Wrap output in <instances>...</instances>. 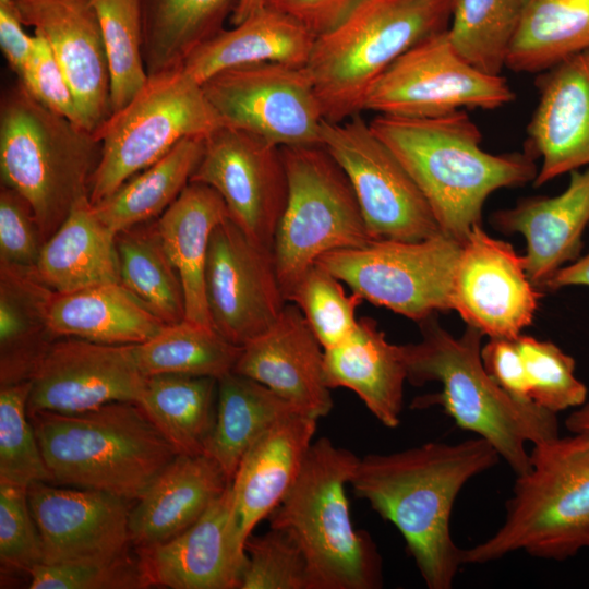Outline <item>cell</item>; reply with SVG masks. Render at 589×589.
Masks as SVG:
<instances>
[{"mask_svg":"<svg viewBox=\"0 0 589 589\" xmlns=\"http://www.w3.org/2000/svg\"><path fill=\"white\" fill-rule=\"evenodd\" d=\"M462 244L440 232L420 241L374 240L322 255V265L359 294L416 322L453 310Z\"/></svg>","mask_w":589,"mask_h":589,"instance_id":"cell-11","label":"cell"},{"mask_svg":"<svg viewBox=\"0 0 589 589\" xmlns=\"http://www.w3.org/2000/svg\"><path fill=\"white\" fill-rule=\"evenodd\" d=\"M134 351L145 376L184 374L218 380L233 371L241 347L213 327L184 320L166 325L151 339L134 345Z\"/></svg>","mask_w":589,"mask_h":589,"instance_id":"cell-39","label":"cell"},{"mask_svg":"<svg viewBox=\"0 0 589 589\" xmlns=\"http://www.w3.org/2000/svg\"><path fill=\"white\" fill-rule=\"evenodd\" d=\"M324 371L330 388L352 390L384 426L399 425L407 370L400 345L389 342L375 320L360 317L346 339L324 349Z\"/></svg>","mask_w":589,"mask_h":589,"instance_id":"cell-27","label":"cell"},{"mask_svg":"<svg viewBox=\"0 0 589 589\" xmlns=\"http://www.w3.org/2000/svg\"><path fill=\"white\" fill-rule=\"evenodd\" d=\"M100 153L94 132L46 108L19 80L2 93L1 184L29 204L43 243L89 197Z\"/></svg>","mask_w":589,"mask_h":589,"instance_id":"cell-5","label":"cell"},{"mask_svg":"<svg viewBox=\"0 0 589 589\" xmlns=\"http://www.w3.org/2000/svg\"><path fill=\"white\" fill-rule=\"evenodd\" d=\"M230 480L207 455H177L130 510L136 549L165 542L193 525Z\"/></svg>","mask_w":589,"mask_h":589,"instance_id":"cell-26","label":"cell"},{"mask_svg":"<svg viewBox=\"0 0 589 589\" xmlns=\"http://www.w3.org/2000/svg\"><path fill=\"white\" fill-rule=\"evenodd\" d=\"M350 450L322 437L269 515V527L290 534L308 564L310 589H375L382 561L370 536L351 521L347 485L358 464Z\"/></svg>","mask_w":589,"mask_h":589,"instance_id":"cell-6","label":"cell"},{"mask_svg":"<svg viewBox=\"0 0 589 589\" xmlns=\"http://www.w3.org/2000/svg\"><path fill=\"white\" fill-rule=\"evenodd\" d=\"M564 424L569 434L589 448V397L585 404L569 412Z\"/></svg>","mask_w":589,"mask_h":589,"instance_id":"cell-54","label":"cell"},{"mask_svg":"<svg viewBox=\"0 0 589 589\" xmlns=\"http://www.w3.org/2000/svg\"><path fill=\"white\" fill-rule=\"evenodd\" d=\"M266 0H238L236 10L230 17V22L237 25L247 17L265 7Z\"/></svg>","mask_w":589,"mask_h":589,"instance_id":"cell-55","label":"cell"},{"mask_svg":"<svg viewBox=\"0 0 589 589\" xmlns=\"http://www.w3.org/2000/svg\"><path fill=\"white\" fill-rule=\"evenodd\" d=\"M228 216L211 187L190 182L157 218L167 253L183 285L185 320L213 327L205 297V266L213 230Z\"/></svg>","mask_w":589,"mask_h":589,"instance_id":"cell-30","label":"cell"},{"mask_svg":"<svg viewBox=\"0 0 589 589\" xmlns=\"http://www.w3.org/2000/svg\"><path fill=\"white\" fill-rule=\"evenodd\" d=\"M190 182L213 188L241 231L255 244L273 251L288 195L281 147L221 125L205 137Z\"/></svg>","mask_w":589,"mask_h":589,"instance_id":"cell-15","label":"cell"},{"mask_svg":"<svg viewBox=\"0 0 589 589\" xmlns=\"http://www.w3.org/2000/svg\"><path fill=\"white\" fill-rule=\"evenodd\" d=\"M321 145L347 175L374 240L420 241L442 232L414 180L361 113L325 120Z\"/></svg>","mask_w":589,"mask_h":589,"instance_id":"cell-13","label":"cell"},{"mask_svg":"<svg viewBox=\"0 0 589 589\" xmlns=\"http://www.w3.org/2000/svg\"><path fill=\"white\" fill-rule=\"evenodd\" d=\"M0 558L27 574L44 562L43 544L31 513L27 489L0 481Z\"/></svg>","mask_w":589,"mask_h":589,"instance_id":"cell-47","label":"cell"},{"mask_svg":"<svg viewBox=\"0 0 589 589\" xmlns=\"http://www.w3.org/2000/svg\"><path fill=\"white\" fill-rule=\"evenodd\" d=\"M569 176L567 188L558 195L525 197L492 215L495 229L525 237L526 273L539 290L556 271L580 257L589 226V167Z\"/></svg>","mask_w":589,"mask_h":589,"instance_id":"cell-25","label":"cell"},{"mask_svg":"<svg viewBox=\"0 0 589 589\" xmlns=\"http://www.w3.org/2000/svg\"><path fill=\"white\" fill-rule=\"evenodd\" d=\"M292 411L299 410L260 382L232 371L217 380L216 418L205 455L231 481L252 444Z\"/></svg>","mask_w":589,"mask_h":589,"instance_id":"cell-34","label":"cell"},{"mask_svg":"<svg viewBox=\"0 0 589 589\" xmlns=\"http://www.w3.org/2000/svg\"><path fill=\"white\" fill-rule=\"evenodd\" d=\"M530 468L516 476L502 526L462 549L464 564H486L525 552L564 561L589 550V448L561 435L533 445Z\"/></svg>","mask_w":589,"mask_h":589,"instance_id":"cell-7","label":"cell"},{"mask_svg":"<svg viewBox=\"0 0 589 589\" xmlns=\"http://www.w3.org/2000/svg\"><path fill=\"white\" fill-rule=\"evenodd\" d=\"M370 127L428 200L443 233L464 244L481 224L496 190L533 181L536 159L522 152L492 154L465 110L432 118L376 115Z\"/></svg>","mask_w":589,"mask_h":589,"instance_id":"cell-2","label":"cell"},{"mask_svg":"<svg viewBox=\"0 0 589 589\" xmlns=\"http://www.w3.org/2000/svg\"><path fill=\"white\" fill-rule=\"evenodd\" d=\"M527 0H450L446 33L455 51L490 75L506 68Z\"/></svg>","mask_w":589,"mask_h":589,"instance_id":"cell-40","label":"cell"},{"mask_svg":"<svg viewBox=\"0 0 589 589\" xmlns=\"http://www.w3.org/2000/svg\"><path fill=\"white\" fill-rule=\"evenodd\" d=\"M23 26L25 24L15 0H0V47L9 67L17 77L35 43V35H28Z\"/></svg>","mask_w":589,"mask_h":589,"instance_id":"cell-52","label":"cell"},{"mask_svg":"<svg viewBox=\"0 0 589 589\" xmlns=\"http://www.w3.org/2000/svg\"><path fill=\"white\" fill-rule=\"evenodd\" d=\"M34 268L0 264V383L29 381L56 339L47 320L51 294Z\"/></svg>","mask_w":589,"mask_h":589,"instance_id":"cell-32","label":"cell"},{"mask_svg":"<svg viewBox=\"0 0 589 589\" xmlns=\"http://www.w3.org/2000/svg\"><path fill=\"white\" fill-rule=\"evenodd\" d=\"M145 380L134 345L56 338L29 377L27 411L77 413L116 401L137 402Z\"/></svg>","mask_w":589,"mask_h":589,"instance_id":"cell-17","label":"cell"},{"mask_svg":"<svg viewBox=\"0 0 589 589\" xmlns=\"http://www.w3.org/2000/svg\"><path fill=\"white\" fill-rule=\"evenodd\" d=\"M120 284L165 324L185 320L181 278L160 237L157 218L117 232Z\"/></svg>","mask_w":589,"mask_h":589,"instance_id":"cell-37","label":"cell"},{"mask_svg":"<svg viewBox=\"0 0 589 589\" xmlns=\"http://www.w3.org/2000/svg\"><path fill=\"white\" fill-rule=\"evenodd\" d=\"M501 457L484 438L429 442L389 454L359 458L350 486L402 536L429 589H450L462 549L450 533V517L462 488Z\"/></svg>","mask_w":589,"mask_h":589,"instance_id":"cell-1","label":"cell"},{"mask_svg":"<svg viewBox=\"0 0 589 589\" xmlns=\"http://www.w3.org/2000/svg\"><path fill=\"white\" fill-rule=\"evenodd\" d=\"M318 419L292 411L248 449L230 481V537L245 555L252 531L269 517L296 482L313 443Z\"/></svg>","mask_w":589,"mask_h":589,"instance_id":"cell-21","label":"cell"},{"mask_svg":"<svg viewBox=\"0 0 589 589\" xmlns=\"http://www.w3.org/2000/svg\"><path fill=\"white\" fill-rule=\"evenodd\" d=\"M221 125L202 85L180 69L148 77L143 88L94 132L101 153L91 183V203L111 195L181 140L206 137Z\"/></svg>","mask_w":589,"mask_h":589,"instance_id":"cell-10","label":"cell"},{"mask_svg":"<svg viewBox=\"0 0 589 589\" xmlns=\"http://www.w3.org/2000/svg\"><path fill=\"white\" fill-rule=\"evenodd\" d=\"M205 297L213 328L240 347L271 328L288 303L273 251L252 242L229 217L212 232Z\"/></svg>","mask_w":589,"mask_h":589,"instance_id":"cell-16","label":"cell"},{"mask_svg":"<svg viewBox=\"0 0 589 589\" xmlns=\"http://www.w3.org/2000/svg\"><path fill=\"white\" fill-rule=\"evenodd\" d=\"M538 104L527 125L524 151L541 167L540 187L589 166V50L538 73Z\"/></svg>","mask_w":589,"mask_h":589,"instance_id":"cell-20","label":"cell"},{"mask_svg":"<svg viewBox=\"0 0 589 589\" xmlns=\"http://www.w3.org/2000/svg\"><path fill=\"white\" fill-rule=\"evenodd\" d=\"M29 204L13 189L0 188V264L34 268L43 247Z\"/></svg>","mask_w":589,"mask_h":589,"instance_id":"cell-49","label":"cell"},{"mask_svg":"<svg viewBox=\"0 0 589 589\" xmlns=\"http://www.w3.org/2000/svg\"><path fill=\"white\" fill-rule=\"evenodd\" d=\"M202 88L223 125L279 147L321 145L325 118L305 67H235L216 73Z\"/></svg>","mask_w":589,"mask_h":589,"instance_id":"cell-14","label":"cell"},{"mask_svg":"<svg viewBox=\"0 0 589 589\" xmlns=\"http://www.w3.org/2000/svg\"><path fill=\"white\" fill-rule=\"evenodd\" d=\"M31 382L0 388V481L28 489L51 481L27 411Z\"/></svg>","mask_w":589,"mask_h":589,"instance_id":"cell-42","label":"cell"},{"mask_svg":"<svg viewBox=\"0 0 589 589\" xmlns=\"http://www.w3.org/2000/svg\"><path fill=\"white\" fill-rule=\"evenodd\" d=\"M589 50V0H527L506 68L540 73Z\"/></svg>","mask_w":589,"mask_h":589,"instance_id":"cell-38","label":"cell"},{"mask_svg":"<svg viewBox=\"0 0 589 589\" xmlns=\"http://www.w3.org/2000/svg\"><path fill=\"white\" fill-rule=\"evenodd\" d=\"M34 35L32 53L17 80L46 108L88 130L72 87L48 43L40 34Z\"/></svg>","mask_w":589,"mask_h":589,"instance_id":"cell-48","label":"cell"},{"mask_svg":"<svg viewBox=\"0 0 589 589\" xmlns=\"http://www.w3.org/2000/svg\"><path fill=\"white\" fill-rule=\"evenodd\" d=\"M31 589H142L149 587L139 557L108 562L41 563L28 573Z\"/></svg>","mask_w":589,"mask_h":589,"instance_id":"cell-46","label":"cell"},{"mask_svg":"<svg viewBox=\"0 0 589 589\" xmlns=\"http://www.w3.org/2000/svg\"><path fill=\"white\" fill-rule=\"evenodd\" d=\"M531 400L555 414L573 410L588 399L586 384L575 375L576 361L551 341L532 336L516 338Z\"/></svg>","mask_w":589,"mask_h":589,"instance_id":"cell-44","label":"cell"},{"mask_svg":"<svg viewBox=\"0 0 589 589\" xmlns=\"http://www.w3.org/2000/svg\"><path fill=\"white\" fill-rule=\"evenodd\" d=\"M47 320L55 338L74 337L107 345H139L167 325L120 283L51 291Z\"/></svg>","mask_w":589,"mask_h":589,"instance_id":"cell-29","label":"cell"},{"mask_svg":"<svg viewBox=\"0 0 589 589\" xmlns=\"http://www.w3.org/2000/svg\"><path fill=\"white\" fill-rule=\"evenodd\" d=\"M362 0H266L272 8L301 24L316 37L340 23Z\"/></svg>","mask_w":589,"mask_h":589,"instance_id":"cell-51","label":"cell"},{"mask_svg":"<svg viewBox=\"0 0 589 589\" xmlns=\"http://www.w3.org/2000/svg\"><path fill=\"white\" fill-rule=\"evenodd\" d=\"M570 286L589 287V251L556 271L544 284L542 290L556 291Z\"/></svg>","mask_w":589,"mask_h":589,"instance_id":"cell-53","label":"cell"},{"mask_svg":"<svg viewBox=\"0 0 589 589\" xmlns=\"http://www.w3.org/2000/svg\"><path fill=\"white\" fill-rule=\"evenodd\" d=\"M421 340L400 345L407 381L421 386L438 382L442 390L416 398L413 408L441 406L462 430L488 441L516 476L530 468L527 445L560 436L557 414L506 393L481 358L483 334L467 326L453 336L433 314L419 322Z\"/></svg>","mask_w":589,"mask_h":589,"instance_id":"cell-3","label":"cell"},{"mask_svg":"<svg viewBox=\"0 0 589 589\" xmlns=\"http://www.w3.org/2000/svg\"><path fill=\"white\" fill-rule=\"evenodd\" d=\"M483 365L493 380L510 396L533 402L516 339L490 338L481 348Z\"/></svg>","mask_w":589,"mask_h":589,"instance_id":"cell-50","label":"cell"},{"mask_svg":"<svg viewBox=\"0 0 589 589\" xmlns=\"http://www.w3.org/2000/svg\"><path fill=\"white\" fill-rule=\"evenodd\" d=\"M230 483L206 512L176 537L136 549L149 586L172 589H239L247 556L230 537Z\"/></svg>","mask_w":589,"mask_h":589,"instance_id":"cell-24","label":"cell"},{"mask_svg":"<svg viewBox=\"0 0 589 589\" xmlns=\"http://www.w3.org/2000/svg\"><path fill=\"white\" fill-rule=\"evenodd\" d=\"M446 29L397 58L368 91L362 111L432 118L464 109L494 110L512 103L515 93L507 80L470 65L453 48Z\"/></svg>","mask_w":589,"mask_h":589,"instance_id":"cell-12","label":"cell"},{"mask_svg":"<svg viewBox=\"0 0 589 589\" xmlns=\"http://www.w3.org/2000/svg\"><path fill=\"white\" fill-rule=\"evenodd\" d=\"M244 552L239 589H310L304 554L286 531L269 527L262 536L251 534Z\"/></svg>","mask_w":589,"mask_h":589,"instance_id":"cell-45","label":"cell"},{"mask_svg":"<svg viewBox=\"0 0 589 589\" xmlns=\"http://www.w3.org/2000/svg\"><path fill=\"white\" fill-rule=\"evenodd\" d=\"M27 497L43 544V563L108 562L128 554L132 544L129 501L44 482L33 483Z\"/></svg>","mask_w":589,"mask_h":589,"instance_id":"cell-19","label":"cell"},{"mask_svg":"<svg viewBox=\"0 0 589 589\" xmlns=\"http://www.w3.org/2000/svg\"><path fill=\"white\" fill-rule=\"evenodd\" d=\"M450 0H362L316 37L305 69L325 120L362 112L368 91L402 53L445 31Z\"/></svg>","mask_w":589,"mask_h":589,"instance_id":"cell-8","label":"cell"},{"mask_svg":"<svg viewBox=\"0 0 589 589\" xmlns=\"http://www.w3.org/2000/svg\"><path fill=\"white\" fill-rule=\"evenodd\" d=\"M342 281L322 265H312L288 298L298 305L324 349L346 339L357 327L363 299L346 293Z\"/></svg>","mask_w":589,"mask_h":589,"instance_id":"cell-43","label":"cell"},{"mask_svg":"<svg viewBox=\"0 0 589 589\" xmlns=\"http://www.w3.org/2000/svg\"><path fill=\"white\" fill-rule=\"evenodd\" d=\"M109 72L110 113L125 106L146 84L137 0H93Z\"/></svg>","mask_w":589,"mask_h":589,"instance_id":"cell-41","label":"cell"},{"mask_svg":"<svg viewBox=\"0 0 589 589\" xmlns=\"http://www.w3.org/2000/svg\"><path fill=\"white\" fill-rule=\"evenodd\" d=\"M316 36L291 17L264 7L195 49L180 68L202 85L216 73L247 64L305 67Z\"/></svg>","mask_w":589,"mask_h":589,"instance_id":"cell-28","label":"cell"},{"mask_svg":"<svg viewBox=\"0 0 589 589\" xmlns=\"http://www.w3.org/2000/svg\"><path fill=\"white\" fill-rule=\"evenodd\" d=\"M137 404L178 455H205L216 418V378L146 376Z\"/></svg>","mask_w":589,"mask_h":589,"instance_id":"cell-35","label":"cell"},{"mask_svg":"<svg viewBox=\"0 0 589 589\" xmlns=\"http://www.w3.org/2000/svg\"><path fill=\"white\" fill-rule=\"evenodd\" d=\"M205 137H185L153 165L94 204L100 220L117 232L158 218L190 183Z\"/></svg>","mask_w":589,"mask_h":589,"instance_id":"cell-36","label":"cell"},{"mask_svg":"<svg viewBox=\"0 0 589 589\" xmlns=\"http://www.w3.org/2000/svg\"><path fill=\"white\" fill-rule=\"evenodd\" d=\"M148 77L178 70L224 29L238 0H137Z\"/></svg>","mask_w":589,"mask_h":589,"instance_id":"cell-33","label":"cell"},{"mask_svg":"<svg viewBox=\"0 0 589 589\" xmlns=\"http://www.w3.org/2000/svg\"><path fill=\"white\" fill-rule=\"evenodd\" d=\"M288 195L273 256L286 300L324 254L374 241L352 185L322 145L281 147Z\"/></svg>","mask_w":589,"mask_h":589,"instance_id":"cell-9","label":"cell"},{"mask_svg":"<svg viewBox=\"0 0 589 589\" xmlns=\"http://www.w3.org/2000/svg\"><path fill=\"white\" fill-rule=\"evenodd\" d=\"M51 482L139 500L178 455L137 402L28 413Z\"/></svg>","mask_w":589,"mask_h":589,"instance_id":"cell-4","label":"cell"},{"mask_svg":"<svg viewBox=\"0 0 589 589\" xmlns=\"http://www.w3.org/2000/svg\"><path fill=\"white\" fill-rule=\"evenodd\" d=\"M233 372L260 382L316 419L326 417L333 408L324 348L292 302L286 304L271 328L241 347Z\"/></svg>","mask_w":589,"mask_h":589,"instance_id":"cell-23","label":"cell"},{"mask_svg":"<svg viewBox=\"0 0 589 589\" xmlns=\"http://www.w3.org/2000/svg\"><path fill=\"white\" fill-rule=\"evenodd\" d=\"M542 293L527 276L524 256L472 227L457 265L453 310L489 338L516 339L534 317Z\"/></svg>","mask_w":589,"mask_h":589,"instance_id":"cell-18","label":"cell"},{"mask_svg":"<svg viewBox=\"0 0 589 589\" xmlns=\"http://www.w3.org/2000/svg\"><path fill=\"white\" fill-rule=\"evenodd\" d=\"M25 26L48 43L95 132L110 116L109 72L93 0H15Z\"/></svg>","mask_w":589,"mask_h":589,"instance_id":"cell-22","label":"cell"},{"mask_svg":"<svg viewBox=\"0 0 589 589\" xmlns=\"http://www.w3.org/2000/svg\"><path fill=\"white\" fill-rule=\"evenodd\" d=\"M115 238L89 197L83 199L43 244L35 274L56 292L120 283Z\"/></svg>","mask_w":589,"mask_h":589,"instance_id":"cell-31","label":"cell"}]
</instances>
